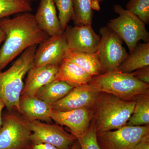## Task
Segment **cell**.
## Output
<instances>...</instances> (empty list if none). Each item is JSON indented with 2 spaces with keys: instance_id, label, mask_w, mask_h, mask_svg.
Listing matches in <instances>:
<instances>
[{
  "instance_id": "9",
  "label": "cell",
  "mask_w": 149,
  "mask_h": 149,
  "mask_svg": "<svg viewBox=\"0 0 149 149\" xmlns=\"http://www.w3.org/2000/svg\"><path fill=\"white\" fill-rule=\"evenodd\" d=\"M29 124L32 131V144L45 143L59 149H69L77 140L74 135L68 133L57 124L36 120L30 121Z\"/></svg>"
},
{
  "instance_id": "18",
  "label": "cell",
  "mask_w": 149,
  "mask_h": 149,
  "mask_svg": "<svg viewBox=\"0 0 149 149\" xmlns=\"http://www.w3.org/2000/svg\"><path fill=\"white\" fill-rule=\"evenodd\" d=\"M64 59L79 65L92 77L104 73L97 52L94 53H88L69 50Z\"/></svg>"
},
{
  "instance_id": "6",
  "label": "cell",
  "mask_w": 149,
  "mask_h": 149,
  "mask_svg": "<svg viewBox=\"0 0 149 149\" xmlns=\"http://www.w3.org/2000/svg\"><path fill=\"white\" fill-rule=\"evenodd\" d=\"M29 121L15 111L3 112L0 149H27L31 144Z\"/></svg>"
},
{
  "instance_id": "17",
  "label": "cell",
  "mask_w": 149,
  "mask_h": 149,
  "mask_svg": "<svg viewBox=\"0 0 149 149\" xmlns=\"http://www.w3.org/2000/svg\"><path fill=\"white\" fill-rule=\"evenodd\" d=\"M93 77L74 63L63 60L56 74L54 80L64 81L72 87L90 83Z\"/></svg>"
},
{
  "instance_id": "25",
  "label": "cell",
  "mask_w": 149,
  "mask_h": 149,
  "mask_svg": "<svg viewBox=\"0 0 149 149\" xmlns=\"http://www.w3.org/2000/svg\"><path fill=\"white\" fill-rule=\"evenodd\" d=\"M126 10L138 16L146 24L149 23V0H129Z\"/></svg>"
},
{
  "instance_id": "32",
  "label": "cell",
  "mask_w": 149,
  "mask_h": 149,
  "mask_svg": "<svg viewBox=\"0 0 149 149\" xmlns=\"http://www.w3.org/2000/svg\"><path fill=\"white\" fill-rule=\"evenodd\" d=\"M6 38L5 33L1 29H0V45L3 42H4Z\"/></svg>"
},
{
  "instance_id": "26",
  "label": "cell",
  "mask_w": 149,
  "mask_h": 149,
  "mask_svg": "<svg viewBox=\"0 0 149 149\" xmlns=\"http://www.w3.org/2000/svg\"><path fill=\"white\" fill-rule=\"evenodd\" d=\"M77 140L80 144V149H102L98 143L94 119L87 132Z\"/></svg>"
},
{
  "instance_id": "1",
  "label": "cell",
  "mask_w": 149,
  "mask_h": 149,
  "mask_svg": "<svg viewBox=\"0 0 149 149\" xmlns=\"http://www.w3.org/2000/svg\"><path fill=\"white\" fill-rule=\"evenodd\" d=\"M0 29L6 36L0 49V72L27 48L40 45L49 37L39 27L30 13L0 19Z\"/></svg>"
},
{
  "instance_id": "2",
  "label": "cell",
  "mask_w": 149,
  "mask_h": 149,
  "mask_svg": "<svg viewBox=\"0 0 149 149\" xmlns=\"http://www.w3.org/2000/svg\"><path fill=\"white\" fill-rule=\"evenodd\" d=\"M37 45L26 49L6 71L0 72V98L7 110L20 113L19 100L24 87V77L33 67L34 55Z\"/></svg>"
},
{
  "instance_id": "30",
  "label": "cell",
  "mask_w": 149,
  "mask_h": 149,
  "mask_svg": "<svg viewBox=\"0 0 149 149\" xmlns=\"http://www.w3.org/2000/svg\"><path fill=\"white\" fill-rule=\"evenodd\" d=\"M5 107H6L5 104L2 99L0 98V128L2 124L3 110Z\"/></svg>"
},
{
  "instance_id": "23",
  "label": "cell",
  "mask_w": 149,
  "mask_h": 149,
  "mask_svg": "<svg viewBox=\"0 0 149 149\" xmlns=\"http://www.w3.org/2000/svg\"><path fill=\"white\" fill-rule=\"evenodd\" d=\"M32 10L28 0H0V19L16 13H30Z\"/></svg>"
},
{
  "instance_id": "15",
  "label": "cell",
  "mask_w": 149,
  "mask_h": 149,
  "mask_svg": "<svg viewBox=\"0 0 149 149\" xmlns=\"http://www.w3.org/2000/svg\"><path fill=\"white\" fill-rule=\"evenodd\" d=\"M34 16L38 26L49 37L63 33L54 0H40Z\"/></svg>"
},
{
  "instance_id": "16",
  "label": "cell",
  "mask_w": 149,
  "mask_h": 149,
  "mask_svg": "<svg viewBox=\"0 0 149 149\" xmlns=\"http://www.w3.org/2000/svg\"><path fill=\"white\" fill-rule=\"evenodd\" d=\"M20 113L29 122L39 120L50 123L52 107L36 96H21L19 100Z\"/></svg>"
},
{
  "instance_id": "31",
  "label": "cell",
  "mask_w": 149,
  "mask_h": 149,
  "mask_svg": "<svg viewBox=\"0 0 149 149\" xmlns=\"http://www.w3.org/2000/svg\"><path fill=\"white\" fill-rule=\"evenodd\" d=\"M104 0H93V10H100V5L99 3L103 1Z\"/></svg>"
},
{
  "instance_id": "24",
  "label": "cell",
  "mask_w": 149,
  "mask_h": 149,
  "mask_svg": "<svg viewBox=\"0 0 149 149\" xmlns=\"http://www.w3.org/2000/svg\"><path fill=\"white\" fill-rule=\"evenodd\" d=\"M54 2L58 10L59 20L63 32L74 16L73 0H54Z\"/></svg>"
},
{
  "instance_id": "34",
  "label": "cell",
  "mask_w": 149,
  "mask_h": 149,
  "mask_svg": "<svg viewBox=\"0 0 149 149\" xmlns=\"http://www.w3.org/2000/svg\"><path fill=\"white\" fill-rule=\"evenodd\" d=\"M28 1H37V0H28Z\"/></svg>"
},
{
  "instance_id": "11",
  "label": "cell",
  "mask_w": 149,
  "mask_h": 149,
  "mask_svg": "<svg viewBox=\"0 0 149 149\" xmlns=\"http://www.w3.org/2000/svg\"><path fill=\"white\" fill-rule=\"evenodd\" d=\"M39 45L34 55L35 68L48 65H60L69 50L63 33L49 37Z\"/></svg>"
},
{
  "instance_id": "8",
  "label": "cell",
  "mask_w": 149,
  "mask_h": 149,
  "mask_svg": "<svg viewBox=\"0 0 149 149\" xmlns=\"http://www.w3.org/2000/svg\"><path fill=\"white\" fill-rule=\"evenodd\" d=\"M100 41L97 52L104 73L116 70L129 56L123 41L107 26L99 30Z\"/></svg>"
},
{
  "instance_id": "27",
  "label": "cell",
  "mask_w": 149,
  "mask_h": 149,
  "mask_svg": "<svg viewBox=\"0 0 149 149\" xmlns=\"http://www.w3.org/2000/svg\"><path fill=\"white\" fill-rule=\"evenodd\" d=\"M131 73L137 80L149 84V65L139 68Z\"/></svg>"
},
{
  "instance_id": "7",
  "label": "cell",
  "mask_w": 149,
  "mask_h": 149,
  "mask_svg": "<svg viewBox=\"0 0 149 149\" xmlns=\"http://www.w3.org/2000/svg\"><path fill=\"white\" fill-rule=\"evenodd\" d=\"M102 149H134L138 143L149 138V125H124L116 130L97 132Z\"/></svg>"
},
{
  "instance_id": "29",
  "label": "cell",
  "mask_w": 149,
  "mask_h": 149,
  "mask_svg": "<svg viewBox=\"0 0 149 149\" xmlns=\"http://www.w3.org/2000/svg\"><path fill=\"white\" fill-rule=\"evenodd\" d=\"M134 149H149V138L139 142Z\"/></svg>"
},
{
  "instance_id": "19",
  "label": "cell",
  "mask_w": 149,
  "mask_h": 149,
  "mask_svg": "<svg viewBox=\"0 0 149 149\" xmlns=\"http://www.w3.org/2000/svg\"><path fill=\"white\" fill-rule=\"evenodd\" d=\"M148 65H149V42L138 43L128 57L115 70L124 73H131Z\"/></svg>"
},
{
  "instance_id": "4",
  "label": "cell",
  "mask_w": 149,
  "mask_h": 149,
  "mask_svg": "<svg viewBox=\"0 0 149 149\" xmlns=\"http://www.w3.org/2000/svg\"><path fill=\"white\" fill-rule=\"evenodd\" d=\"M89 83L101 93L126 101H134L140 96L149 93V84L137 80L131 73L116 70L93 77Z\"/></svg>"
},
{
  "instance_id": "13",
  "label": "cell",
  "mask_w": 149,
  "mask_h": 149,
  "mask_svg": "<svg viewBox=\"0 0 149 149\" xmlns=\"http://www.w3.org/2000/svg\"><path fill=\"white\" fill-rule=\"evenodd\" d=\"M69 50L94 53L97 51L100 35H98L92 25H67L63 31Z\"/></svg>"
},
{
  "instance_id": "10",
  "label": "cell",
  "mask_w": 149,
  "mask_h": 149,
  "mask_svg": "<svg viewBox=\"0 0 149 149\" xmlns=\"http://www.w3.org/2000/svg\"><path fill=\"white\" fill-rule=\"evenodd\" d=\"M101 94L88 83L74 87L65 97L50 105L52 109L58 111L82 108L95 109Z\"/></svg>"
},
{
  "instance_id": "33",
  "label": "cell",
  "mask_w": 149,
  "mask_h": 149,
  "mask_svg": "<svg viewBox=\"0 0 149 149\" xmlns=\"http://www.w3.org/2000/svg\"><path fill=\"white\" fill-rule=\"evenodd\" d=\"M80 146L79 142L77 140H76L75 142L72 145V146L70 147L69 149H80Z\"/></svg>"
},
{
  "instance_id": "28",
  "label": "cell",
  "mask_w": 149,
  "mask_h": 149,
  "mask_svg": "<svg viewBox=\"0 0 149 149\" xmlns=\"http://www.w3.org/2000/svg\"><path fill=\"white\" fill-rule=\"evenodd\" d=\"M27 149H59L56 147L49 143H42L35 144H31Z\"/></svg>"
},
{
  "instance_id": "20",
  "label": "cell",
  "mask_w": 149,
  "mask_h": 149,
  "mask_svg": "<svg viewBox=\"0 0 149 149\" xmlns=\"http://www.w3.org/2000/svg\"><path fill=\"white\" fill-rule=\"evenodd\" d=\"M74 88L64 81L54 80L39 89L35 96L51 105L64 97Z\"/></svg>"
},
{
  "instance_id": "14",
  "label": "cell",
  "mask_w": 149,
  "mask_h": 149,
  "mask_svg": "<svg viewBox=\"0 0 149 149\" xmlns=\"http://www.w3.org/2000/svg\"><path fill=\"white\" fill-rule=\"evenodd\" d=\"M60 65L33 67L27 73L21 96H35L39 89L55 80Z\"/></svg>"
},
{
  "instance_id": "5",
  "label": "cell",
  "mask_w": 149,
  "mask_h": 149,
  "mask_svg": "<svg viewBox=\"0 0 149 149\" xmlns=\"http://www.w3.org/2000/svg\"><path fill=\"white\" fill-rule=\"evenodd\" d=\"M113 10L119 16L109 20L107 26L126 44L130 54L139 41L143 40L145 42H149V33L143 22L120 5L114 6Z\"/></svg>"
},
{
  "instance_id": "22",
  "label": "cell",
  "mask_w": 149,
  "mask_h": 149,
  "mask_svg": "<svg viewBox=\"0 0 149 149\" xmlns=\"http://www.w3.org/2000/svg\"><path fill=\"white\" fill-rule=\"evenodd\" d=\"M93 0H73L74 16L72 20L76 25H92Z\"/></svg>"
},
{
  "instance_id": "21",
  "label": "cell",
  "mask_w": 149,
  "mask_h": 149,
  "mask_svg": "<svg viewBox=\"0 0 149 149\" xmlns=\"http://www.w3.org/2000/svg\"><path fill=\"white\" fill-rule=\"evenodd\" d=\"M133 113L125 125L145 126L149 124V93L136 99Z\"/></svg>"
},
{
  "instance_id": "12",
  "label": "cell",
  "mask_w": 149,
  "mask_h": 149,
  "mask_svg": "<svg viewBox=\"0 0 149 149\" xmlns=\"http://www.w3.org/2000/svg\"><path fill=\"white\" fill-rule=\"evenodd\" d=\"M95 109L82 108L58 111L52 110L50 117L56 124L69 128L76 139L82 137L91 126Z\"/></svg>"
},
{
  "instance_id": "3",
  "label": "cell",
  "mask_w": 149,
  "mask_h": 149,
  "mask_svg": "<svg viewBox=\"0 0 149 149\" xmlns=\"http://www.w3.org/2000/svg\"><path fill=\"white\" fill-rule=\"evenodd\" d=\"M135 104V101H126L102 93L95 109L94 121L97 132L116 130L125 125Z\"/></svg>"
}]
</instances>
